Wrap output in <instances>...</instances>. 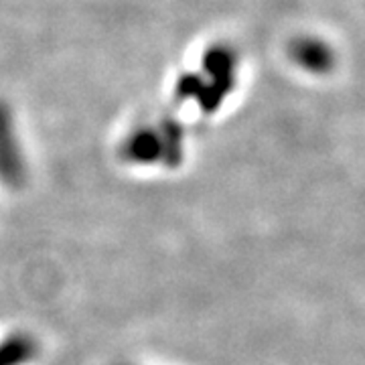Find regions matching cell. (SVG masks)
<instances>
[{
	"label": "cell",
	"instance_id": "1",
	"mask_svg": "<svg viewBox=\"0 0 365 365\" xmlns=\"http://www.w3.org/2000/svg\"><path fill=\"white\" fill-rule=\"evenodd\" d=\"M290 59L294 66L311 76H327L337 66V53L321 37L302 35L290 43L288 47Z\"/></svg>",
	"mask_w": 365,
	"mask_h": 365
},
{
	"label": "cell",
	"instance_id": "2",
	"mask_svg": "<svg viewBox=\"0 0 365 365\" xmlns=\"http://www.w3.org/2000/svg\"><path fill=\"white\" fill-rule=\"evenodd\" d=\"M0 179L13 187L25 179V160L14 136L13 118L4 104H0Z\"/></svg>",
	"mask_w": 365,
	"mask_h": 365
},
{
	"label": "cell",
	"instance_id": "3",
	"mask_svg": "<svg viewBox=\"0 0 365 365\" xmlns=\"http://www.w3.org/2000/svg\"><path fill=\"white\" fill-rule=\"evenodd\" d=\"M160 144L163 143L155 132H138L126 144V153H128L130 160L150 163L160 155H165V148Z\"/></svg>",
	"mask_w": 365,
	"mask_h": 365
},
{
	"label": "cell",
	"instance_id": "4",
	"mask_svg": "<svg viewBox=\"0 0 365 365\" xmlns=\"http://www.w3.org/2000/svg\"><path fill=\"white\" fill-rule=\"evenodd\" d=\"M33 345L26 339H11L0 347V365H19L29 359Z\"/></svg>",
	"mask_w": 365,
	"mask_h": 365
}]
</instances>
